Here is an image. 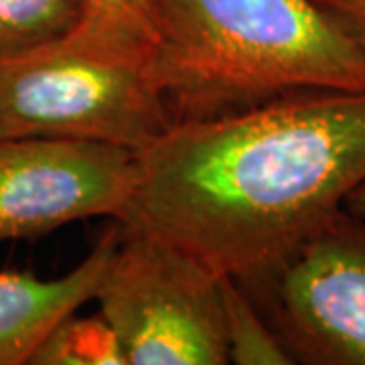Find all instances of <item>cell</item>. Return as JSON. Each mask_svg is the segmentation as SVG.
Instances as JSON below:
<instances>
[{
	"label": "cell",
	"instance_id": "obj_1",
	"mask_svg": "<svg viewBox=\"0 0 365 365\" xmlns=\"http://www.w3.org/2000/svg\"><path fill=\"white\" fill-rule=\"evenodd\" d=\"M365 181V91H307L179 120L138 153L120 223L260 282Z\"/></svg>",
	"mask_w": 365,
	"mask_h": 365
},
{
	"label": "cell",
	"instance_id": "obj_2",
	"mask_svg": "<svg viewBox=\"0 0 365 365\" xmlns=\"http://www.w3.org/2000/svg\"><path fill=\"white\" fill-rule=\"evenodd\" d=\"M153 69L179 120L365 91V43L321 0H160Z\"/></svg>",
	"mask_w": 365,
	"mask_h": 365
},
{
	"label": "cell",
	"instance_id": "obj_3",
	"mask_svg": "<svg viewBox=\"0 0 365 365\" xmlns=\"http://www.w3.org/2000/svg\"><path fill=\"white\" fill-rule=\"evenodd\" d=\"M175 122L148 41L79 21L59 39L0 59V140L78 138L140 153Z\"/></svg>",
	"mask_w": 365,
	"mask_h": 365
},
{
	"label": "cell",
	"instance_id": "obj_4",
	"mask_svg": "<svg viewBox=\"0 0 365 365\" xmlns=\"http://www.w3.org/2000/svg\"><path fill=\"white\" fill-rule=\"evenodd\" d=\"M93 300L128 365L230 364L222 274L150 230L120 223Z\"/></svg>",
	"mask_w": 365,
	"mask_h": 365
},
{
	"label": "cell",
	"instance_id": "obj_5",
	"mask_svg": "<svg viewBox=\"0 0 365 365\" xmlns=\"http://www.w3.org/2000/svg\"><path fill=\"white\" fill-rule=\"evenodd\" d=\"M256 284L294 361L365 365V220L341 209Z\"/></svg>",
	"mask_w": 365,
	"mask_h": 365
},
{
	"label": "cell",
	"instance_id": "obj_6",
	"mask_svg": "<svg viewBox=\"0 0 365 365\" xmlns=\"http://www.w3.org/2000/svg\"><path fill=\"white\" fill-rule=\"evenodd\" d=\"M138 181V153L116 144L25 136L0 140V244L88 217L120 222Z\"/></svg>",
	"mask_w": 365,
	"mask_h": 365
},
{
	"label": "cell",
	"instance_id": "obj_7",
	"mask_svg": "<svg viewBox=\"0 0 365 365\" xmlns=\"http://www.w3.org/2000/svg\"><path fill=\"white\" fill-rule=\"evenodd\" d=\"M118 237L116 222L102 234L86 260L59 278L0 270V365L31 364L53 327L96 299Z\"/></svg>",
	"mask_w": 365,
	"mask_h": 365
},
{
	"label": "cell",
	"instance_id": "obj_8",
	"mask_svg": "<svg viewBox=\"0 0 365 365\" xmlns=\"http://www.w3.org/2000/svg\"><path fill=\"white\" fill-rule=\"evenodd\" d=\"M223 325L227 341V359L237 365L294 364L278 331L268 323V314L252 302L240 282L222 274Z\"/></svg>",
	"mask_w": 365,
	"mask_h": 365
},
{
	"label": "cell",
	"instance_id": "obj_9",
	"mask_svg": "<svg viewBox=\"0 0 365 365\" xmlns=\"http://www.w3.org/2000/svg\"><path fill=\"white\" fill-rule=\"evenodd\" d=\"M86 0H0V59L33 51L78 25Z\"/></svg>",
	"mask_w": 365,
	"mask_h": 365
},
{
	"label": "cell",
	"instance_id": "obj_10",
	"mask_svg": "<svg viewBox=\"0 0 365 365\" xmlns=\"http://www.w3.org/2000/svg\"><path fill=\"white\" fill-rule=\"evenodd\" d=\"M33 365H128L116 331L102 313L67 314L35 351Z\"/></svg>",
	"mask_w": 365,
	"mask_h": 365
},
{
	"label": "cell",
	"instance_id": "obj_11",
	"mask_svg": "<svg viewBox=\"0 0 365 365\" xmlns=\"http://www.w3.org/2000/svg\"><path fill=\"white\" fill-rule=\"evenodd\" d=\"M160 0H86L81 23L153 43Z\"/></svg>",
	"mask_w": 365,
	"mask_h": 365
},
{
	"label": "cell",
	"instance_id": "obj_12",
	"mask_svg": "<svg viewBox=\"0 0 365 365\" xmlns=\"http://www.w3.org/2000/svg\"><path fill=\"white\" fill-rule=\"evenodd\" d=\"M365 43V0H321Z\"/></svg>",
	"mask_w": 365,
	"mask_h": 365
},
{
	"label": "cell",
	"instance_id": "obj_13",
	"mask_svg": "<svg viewBox=\"0 0 365 365\" xmlns=\"http://www.w3.org/2000/svg\"><path fill=\"white\" fill-rule=\"evenodd\" d=\"M343 207L347 209L349 213L353 215H357V217H361L365 220V181L359 185V187H355L349 197L345 199V205Z\"/></svg>",
	"mask_w": 365,
	"mask_h": 365
}]
</instances>
